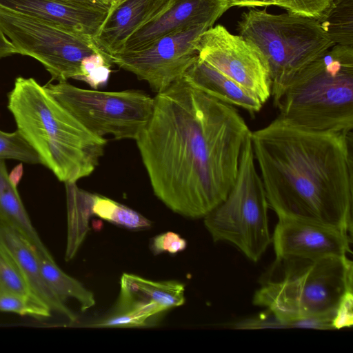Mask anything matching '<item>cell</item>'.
Instances as JSON below:
<instances>
[{
    "label": "cell",
    "mask_w": 353,
    "mask_h": 353,
    "mask_svg": "<svg viewBox=\"0 0 353 353\" xmlns=\"http://www.w3.org/2000/svg\"><path fill=\"white\" fill-rule=\"evenodd\" d=\"M251 132L235 107L183 76L154 97L136 142L156 196L172 211L199 219L230 191Z\"/></svg>",
    "instance_id": "cell-1"
},
{
    "label": "cell",
    "mask_w": 353,
    "mask_h": 353,
    "mask_svg": "<svg viewBox=\"0 0 353 353\" xmlns=\"http://www.w3.org/2000/svg\"><path fill=\"white\" fill-rule=\"evenodd\" d=\"M269 207L278 218L352 232V132H319L279 117L251 133Z\"/></svg>",
    "instance_id": "cell-2"
},
{
    "label": "cell",
    "mask_w": 353,
    "mask_h": 353,
    "mask_svg": "<svg viewBox=\"0 0 353 353\" xmlns=\"http://www.w3.org/2000/svg\"><path fill=\"white\" fill-rule=\"evenodd\" d=\"M8 108L41 163L60 181L76 183L94 172L107 140L89 131L44 85L17 77L8 94Z\"/></svg>",
    "instance_id": "cell-3"
},
{
    "label": "cell",
    "mask_w": 353,
    "mask_h": 353,
    "mask_svg": "<svg viewBox=\"0 0 353 353\" xmlns=\"http://www.w3.org/2000/svg\"><path fill=\"white\" fill-rule=\"evenodd\" d=\"M280 119L310 130L352 132L353 46L334 44L292 81Z\"/></svg>",
    "instance_id": "cell-4"
},
{
    "label": "cell",
    "mask_w": 353,
    "mask_h": 353,
    "mask_svg": "<svg viewBox=\"0 0 353 353\" xmlns=\"http://www.w3.org/2000/svg\"><path fill=\"white\" fill-rule=\"evenodd\" d=\"M282 278L266 282L254 293L252 303L271 312L280 328L291 322L333 316L343 295L352 290V261L347 256L314 261H288Z\"/></svg>",
    "instance_id": "cell-5"
},
{
    "label": "cell",
    "mask_w": 353,
    "mask_h": 353,
    "mask_svg": "<svg viewBox=\"0 0 353 353\" xmlns=\"http://www.w3.org/2000/svg\"><path fill=\"white\" fill-rule=\"evenodd\" d=\"M236 28L268 63L275 107L294 78L334 45L316 19L290 12L274 14L252 8L241 14Z\"/></svg>",
    "instance_id": "cell-6"
},
{
    "label": "cell",
    "mask_w": 353,
    "mask_h": 353,
    "mask_svg": "<svg viewBox=\"0 0 353 353\" xmlns=\"http://www.w3.org/2000/svg\"><path fill=\"white\" fill-rule=\"evenodd\" d=\"M269 208L256 168L250 134L242 149L232 188L225 199L203 217L204 225L214 242L230 243L249 260L257 262L272 243Z\"/></svg>",
    "instance_id": "cell-7"
},
{
    "label": "cell",
    "mask_w": 353,
    "mask_h": 353,
    "mask_svg": "<svg viewBox=\"0 0 353 353\" xmlns=\"http://www.w3.org/2000/svg\"><path fill=\"white\" fill-rule=\"evenodd\" d=\"M0 29L18 54L39 61L51 81L80 79L83 64L103 50L94 37L76 34L44 20L0 6Z\"/></svg>",
    "instance_id": "cell-8"
},
{
    "label": "cell",
    "mask_w": 353,
    "mask_h": 353,
    "mask_svg": "<svg viewBox=\"0 0 353 353\" xmlns=\"http://www.w3.org/2000/svg\"><path fill=\"white\" fill-rule=\"evenodd\" d=\"M93 134L116 140H137L152 112L154 98L134 90L104 92L77 88L68 81L44 85Z\"/></svg>",
    "instance_id": "cell-9"
},
{
    "label": "cell",
    "mask_w": 353,
    "mask_h": 353,
    "mask_svg": "<svg viewBox=\"0 0 353 353\" xmlns=\"http://www.w3.org/2000/svg\"><path fill=\"white\" fill-rule=\"evenodd\" d=\"M196 46L199 59L256 96L263 104L271 97L269 65L253 43L218 24L201 33Z\"/></svg>",
    "instance_id": "cell-10"
},
{
    "label": "cell",
    "mask_w": 353,
    "mask_h": 353,
    "mask_svg": "<svg viewBox=\"0 0 353 353\" xmlns=\"http://www.w3.org/2000/svg\"><path fill=\"white\" fill-rule=\"evenodd\" d=\"M212 26L203 24L161 37L144 48L110 56L113 64L146 81L157 93L182 78L198 58L199 35Z\"/></svg>",
    "instance_id": "cell-11"
},
{
    "label": "cell",
    "mask_w": 353,
    "mask_h": 353,
    "mask_svg": "<svg viewBox=\"0 0 353 353\" xmlns=\"http://www.w3.org/2000/svg\"><path fill=\"white\" fill-rule=\"evenodd\" d=\"M352 233L303 220L278 218L272 243L279 261H314L351 253Z\"/></svg>",
    "instance_id": "cell-12"
},
{
    "label": "cell",
    "mask_w": 353,
    "mask_h": 353,
    "mask_svg": "<svg viewBox=\"0 0 353 353\" xmlns=\"http://www.w3.org/2000/svg\"><path fill=\"white\" fill-rule=\"evenodd\" d=\"M229 8L223 0H171L164 10L128 38L120 52L140 50L161 37L181 30L203 24L213 26Z\"/></svg>",
    "instance_id": "cell-13"
},
{
    "label": "cell",
    "mask_w": 353,
    "mask_h": 353,
    "mask_svg": "<svg viewBox=\"0 0 353 353\" xmlns=\"http://www.w3.org/2000/svg\"><path fill=\"white\" fill-rule=\"evenodd\" d=\"M0 6L44 20L65 30L95 38L108 11L66 0H0Z\"/></svg>",
    "instance_id": "cell-14"
},
{
    "label": "cell",
    "mask_w": 353,
    "mask_h": 353,
    "mask_svg": "<svg viewBox=\"0 0 353 353\" xmlns=\"http://www.w3.org/2000/svg\"><path fill=\"white\" fill-rule=\"evenodd\" d=\"M185 285L178 281H153L124 273L111 312L143 311L154 317L185 303Z\"/></svg>",
    "instance_id": "cell-15"
},
{
    "label": "cell",
    "mask_w": 353,
    "mask_h": 353,
    "mask_svg": "<svg viewBox=\"0 0 353 353\" xmlns=\"http://www.w3.org/2000/svg\"><path fill=\"white\" fill-rule=\"evenodd\" d=\"M171 0H124L112 6L94 38L110 56L121 51L137 30L164 10Z\"/></svg>",
    "instance_id": "cell-16"
},
{
    "label": "cell",
    "mask_w": 353,
    "mask_h": 353,
    "mask_svg": "<svg viewBox=\"0 0 353 353\" xmlns=\"http://www.w3.org/2000/svg\"><path fill=\"white\" fill-rule=\"evenodd\" d=\"M0 240L14 257L31 293L52 312L63 315L72 322L75 321L76 316L46 281L36 249L19 233L1 224Z\"/></svg>",
    "instance_id": "cell-17"
},
{
    "label": "cell",
    "mask_w": 353,
    "mask_h": 353,
    "mask_svg": "<svg viewBox=\"0 0 353 353\" xmlns=\"http://www.w3.org/2000/svg\"><path fill=\"white\" fill-rule=\"evenodd\" d=\"M184 76L207 94L252 115L259 112L263 105L256 96L199 57Z\"/></svg>",
    "instance_id": "cell-18"
},
{
    "label": "cell",
    "mask_w": 353,
    "mask_h": 353,
    "mask_svg": "<svg viewBox=\"0 0 353 353\" xmlns=\"http://www.w3.org/2000/svg\"><path fill=\"white\" fill-rule=\"evenodd\" d=\"M17 188L8 178L4 159H0V224L24 237L39 256L54 259L32 224Z\"/></svg>",
    "instance_id": "cell-19"
},
{
    "label": "cell",
    "mask_w": 353,
    "mask_h": 353,
    "mask_svg": "<svg viewBox=\"0 0 353 353\" xmlns=\"http://www.w3.org/2000/svg\"><path fill=\"white\" fill-rule=\"evenodd\" d=\"M68 216V237L65 260L75 255L88 230V219L92 214L93 194L79 189L76 183H66Z\"/></svg>",
    "instance_id": "cell-20"
},
{
    "label": "cell",
    "mask_w": 353,
    "mask_h": 353,
    "mask_svg": "<svg viewBox=\"0 0 353 353\" xmlns=\"http://www.w3.org/2000/svg\"><path fill=\"white\" fill-rule=\"evenodd\" d=\"M39 257L46 281L63 302L65 303L68 299H74L79 303L82 312L95 305L92 292L78 280L65 274L58 267L54 259H46L39 255Z\"/></svg>",
    "instance_id": "cell-21"
},
{
    "label": "cell",
    "mask_w": 353,
    "mask_h": 353,
    "mask_svg": "<svg viewBox=\"0 0 353 353\" xmlns=\"http://www.w3.org/2000/svg\"><path fill=\"white\" fill-rule=\"evenodd\" d=\"M316 20L334 44L353 46V0H332Z\"/></svg>",
    "instance_id": "cell-22"
},
{
    "label": "cell",
    "mask_w": 353,
    "mask_h": 353,
    "mask_svg": "<svg viewBox=\"0 0 353 353\" xmlns=\"http://www.w3.org/2000/svg\"><path fill=\"white\" fill-rule=\"evenodd\" d=\"M92 211V214L129 230H145L152 226V222L141 214L102 195L93 194Z\"/></svg>",
    "instance_id": "cell-23"
},
{
    "label": "cell",
    "mask_w": 353,
    "mask_h": 353,
    "mask_svg": "<svg viewBox=\"0 0 353 353\" xmlns=\"http://www.w3.org/2000/svg\"><path fill=\"white\" fill-rule=\"evenodd\" d=\"M0 291L35 297L31 293L14 257L1 240Z\"/></svg>",
    "instance_id": "cell-24"
},
{
    "label": "cell",
    "mask_w": 353,
    "mask_h": 353,
    "mask_svg": "<svg viewBox=\"0 0 353 353\" xmlns=\"http://www.w3.org/2000/svg\"><path fill=\"white\" fill-rule=\"evenodd\" d=\"M0 311L38 319L49 318L52 312L45 303L35 297L2 291H0Z\"/></svg>",
    "instance_id": "cell-25"
},
{
    "label": "cell",
    "mask_w": 353,
    "mask_h": 353,
    "mask_svg": "<svg viewBox=\"0 0 353 353\" xmlns=\"http://www.w3.org/2000/svg\"><path fill=\"white\" fill-rule=\"evenodd\" d=\"M0 159H13L24 163H41L39 155L19 130H0Z\"/></svg>",
    "instance_id": "cell-26"
},
{
    "label": "cell",
    "mask_w": 353,
    "mask_h": 353,
    "mask_svg": "<svg viewBox=\"0 0 353 353\" xmlns=\"http://www.w3.org/2000/svg\"><path fill=\"white\" fill-rule=\"evenodd\" d=\"M154 319L156 318L141 311L110 312L90 326L97 327H138L147 326Z\"/></svg>",
    "instance_id": "cell-27"
},
{
    "label": "cell",
    "mask_w": 353,
    "mask_h": 353,
    "mask_svg": "<svg viewBox=\"0 0 353 353\" xmlns=\"http://www.w3.org/2000/svg\"><path fill=\"white\" fill-rule=\"evenodd\" d=\"M332 0H274L276 6L288 12L318 18Z\"/></svg>",
    "instance_id": "cell-28"
},
{
    "label": "cell",
    "mask_w": 353,
    "mask_h": 353,
    "mask_svg": "<svg viewBox=\"0 0 353 353\" xmlns=\"http://www.w3.org/2000/svg\"><path fill=\"white\" fill-rule=\"evenodd\" d=\"M186 246L185 239L179 234L170 231L155 236L150 243V250L154 255L163 252L175 254L184 250Z\"/></svg>",
    "instance_id": "cell-29"
},
{
    "label": "cell",
    "mask_w": 353,
    "mask_h": 353,
    "mask_svg": "<svg viewBox=\"0 0 353 353\" xmlns=\"http://www.w3.org/2000/svg\"><path fill=\"white\" fill-rule=\"evenodd\" d=\"M353 290L346 292L341 299L332 319L334 330L351 327L353 325Z\"/></svg>",
    "instance_id": "cell-30"
},
{
    "label": "cell",
    "mask_w": 353,
    "mask_h": 353,
    "mask_svg": "<svg viewBox=\"0 0 353 353\" xmlns=\"http://www.w3.org/2000/svg\"><path fill=\"white\" fill-rule=\"evenodd\" d=\"M228 6L232 7H267L275 6L274 0H223Z\"/></svg>",
    "instance_id": "cell-31"
},
{
    "label": "cell",
    "mask_w": 353,
    "mask_h": 353,
    "mask_svg": "<svg viewBox=\"0 0 353 353\" xmlns=\"http://www.w3.org/2000/svg\"><path fill=\"white\" fill-rule=\"evenodd\" d=\"M89 8L109 11L112 6L110 0H66Z\"/></svg>",
    "instance_id": "cell-32"
},
{
    "label": "cell",
    "mask_w": 353,
    "mask_h": 353,
    "mask_svg": "<svg viewBox=\"0 0 353 353\" xmlns=\"http://www.w3.org/2000/svg\"><path fill=\"white\" fill-rule=\"evenodd\" d=\"M14 54H18L17 49L0 29V59Z\"/></svg>",
    "instance_id": "cell-33"
},
{
    "label": "cell",
    "mask_w": 353,
    "mask_h": 353,
    "mask_svg": "<svg viewBox=\"0 0 353 353\" xmlns=\"http://www.w3.org/2000/svg\"><path fill=\"white\" fill-rule=\"evenodd\" d=\"M23 174V167L22 163L17 165L8 174V178L10 182L15 186L17 187L20 182Z\"/></svg>",
    "instance_id": "cell-34"
},
{
    "label": "cell",
    "mask_w": 353,
    "mask_h": 353,
    "mask_svg": "<svg viewBox=\"0 0 353 353\" xmlns=\"http://www.w3.org/2000/svg\"><path fill=\"white\" fill-rule=\"evenodd\" d=\"M110 1H111V3H112V6H114L119 3L120 2H121V1H123L124 0H110Z\"/></svg>",
    "instance_id": "cell-35"
}]
</instances>
